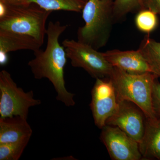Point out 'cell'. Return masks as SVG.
I'll return each instance as SVG.
<instances>
[{
	"mask_svg": "<svg viewBox=\"0 0 160 160\" xmlns=\"http://www.w3.org/2000/svg\"><path fill=\"white\" fill-rule=\"evenodd\" d=\"M59 21L49 22L46 30L47 45L45 50L34 52V58L28 62L33 77L36 79L47 78L56 91V98L66 106H74V94L66 89L64 79V68L67 55L64 46L59 42L60 36L68 28Z\"/></svg>",
	"mask_w": 160,
	"mask_h": 160,
	"instance_id": "6da1fadb",
	"label": "cell"
},
{
	"mask_svg": "<svg viewBox=\"0 0 160 160\" xmlns=\"http://www.w3.org/2000/svg\"><path fill=\"white\" fill-rule=\"evenodd\" d=\"M113 0H88L82 10L84 26L77 32L78 40L98 50L108 42L115 22Z\"/></svg>",
	"mask_w": 160,
	"mask_h": 160,
	"instance_id": "7a4b0ae2",
	"label": "cell"
},
{
	"mask_svg": "<svg viewBox=\"0 0 160 160\" xmlns=\"http://www.w3.org/2000/svg\"><path fill=\"white\" fill-rule=\"evenodd\" d=\"M157 78L151 72L131 74L113 67L109 78L114 86L118 101L128 100L134 103L142 110L146 118L154 120L157 118L152 107V94Z\"/></svg>",
	"mask_w": 160,
	"mask_h": 160,
	"instance_id": "3957f363",
	"label": "cell"
},
{
	"mask_svg": "<svg viewBox=\"0 0 160 160\" xmlns=\"http://www.w3.org/2000/svg\"><path fill=\"white\" fill-rule=\"evenodd\" d=\"M7 6L6 13L0 17V29L28 35L43 45L46 22L52 12L33 3Z\"/></svg>",
	"mask_w": 160,
	"mask_h": 160,
	"instance_id": "277c9868",
	"label": "cell"
},
{
	"mask_svg": "<svg viewBox=\"0 0 160 160\" xmlns=\"http://www.w3.org/2000/svg\"><path fill=\"white\" fill-rule=\"evenodd\" d=\"M41 103L40 100L35 98L32 91L25 92L18 87L9 72L5 70L1 71V118L21 116L27 118L29 108Z\"/></svg>",
	"mask_w": 160,
	"mask_h": 160,
	"instance_id": "5b68a950",
	"label": "cell"
},
{
	"mask_svg": "<svg viewBox=\"0 0 160 160\" xmlns=\"http://www.w3.org/2000/svg\"><path fill=\"white\" fill-rule=\"evenodd\" d=\"M62 44L73 67L82 68L96 79L109 78L113 66L102 52L78 40L66 39Z\"/></svg>",
	"mask_w": 160,
	"mask_h": 160,
	"instance_id": "8992f818",
	"label": "cell"
},
{
	"mask_svg": "<svg viewBox=\"0 0 160 160\" xmlns=\"http://www.w3.org/2000/svg\"><path fill=\"white\" fill-rule=\"evenodd\" d=\"M96 79L90 106L95 124L102 129L116 111L118 102L114 86L109 78Z\"/></svg>",
	"mask_w": 160,
	"mask_h": 160,
	"instance_id": "52a82bcc",
	"label": "cell"
},
{
	"mask_svg": "<svg viewBox=\"0 0 160 160\" xmlns=\"http://www.w3.org/2000/svg\"><path fill=\"white\" fill-rule=\"evenodd\" d=\"M114 114L108 119L106 125L117 126L139 143L146 128V117L142 110L128 100L118 101Z\"/></svg>",
	"mask_w": 160,
	"mask_h": 160,
	"instance_id": "ba28073f",
	"label": "cell"
},
{
	"mask_svg": "<svg viewBox=\"0 0 160 160\" xmlns=\"http://www.w3.org/2000/svg\"><path fill=\"white\" fill-rule=\"evenodd\" d=\"M100 139L112 160H143L139 143L117 126L105 125Z\"/></svg>",
	"mask_w": 160,
	"mask_h": 160,
	"instance_id": "9c48e42d",
	"label": "cell"
},
{
	"mask_svg": "<svg viewBox=\"0 0 160 160\" xmlns=\"http://www.w3.org/2000/svg\"><path fill=\"white\" fill-rule=\"evenodd\" d=\"M105 58L113 67L131 74L152 72L149 64L138 49L122 51L118 49L102 52Z\"/></svg>",
	"mask_w": 160,
	"mask_h": 160,
	"instance_id": "30bf717a",
	"label": "cell"
},
{
	"mask_svg": "<svg viewBox=\"0 0 160 160\" xmlns=\"http://www.w3.org/2000/svg\"><path fill=\"white\" fill-rule=\"evenodd\" d=\"M32 132L26 118L21 116L0 118V144L29 141Z\"/></svg>",
	"mask_w": 160,
	"mask_h": 160,
	"instance_id": "8fae6325",
	"label": "cell"
},
{
	"mask_svg": "<svg viewBox=\"0 0 160 160\" xmlns=\"http://www.w3.org/2000/svg\"><path fill=\"white\" fill-rule=\"evenodd\" d=\"M139 146L143 160H160V119L146 118L145 132Z\"/></svg>",
	"mask_w": 160,
	"mask_h": 160,
	"instance_id": "7c38bea8",
	"label": "cell"
},
{
	"mask_svg": "<svg viewBox=\"0 0 160 160\" xmlns=\"http://www.w3.org/2000/svg\"><path fill=\"white\" fill-rule=\"evenodd\" d=\"M42 44L28 35L0 29V53H8L21 50L33 52L40 49Z\"/></svg>",
	"mask_w": 160,
	"mask_h": 160,
	"instance_id": "4fadbf2b",
	"label": "cell"
},
{
	"mask_svg": "<svg viewBox=\"0 0 160 160\" xmlns=\"http://www.w3.org/2000/svg\"><path fill=\"white\" fill-rule=\"evenodd\" d=\"M138 49L149 64L152 72L160 78V42L147 35L141 42Z\"/></svg>",
	"mask_w": 160,
	"mask_h": 160,
	"instance_id": "5bb4252c",
	"label": "cell"
},
{
	"mask_svg": "<svg viewBox=\"0 0 160 160\" xmlns=\"http://www.w3.org/2000/svg\"><path fill=\"white\" fill-rule=\"evenodd\" d=\"M88 0H28L27 3H33L41 8L50 11L55 10L79 12L82 10Z\"/></svg>",
	"mask_w": 160,
	"mask_h": 160,
	"instance_id": "9a60e30c",
	"label": "cell"
},
{
	"mask_svg": "<svg viewBox=\"0 0 160 160\" xmlns=\"http://www.w3.org/2000/svg\"><path fill=\"white\" fill-rule=\"evenodd\" d=\"M157 15L149 9L139 10L135 18L137 28L140 31L148 34L154 31L158 24Z\"/></svg>",
	"mask_w": 160,
	"mask_h": 160,
	"instance_id": "2e32d148",
	"label": "cell"
},
{
	"mask_svg": "<svg viewBox=\"0 0 160 160\" xmlns=\"http://www.w3.org/2000/svg\"><path fill=\"white\" fill-rule=\"evenodd\" d=\"M29 141L0 144V160H18Z\"/></svg>",
	"mask_w": 160,
	"mask_h": 160,
	"instance_id": "e0dca14e",
	"label": "cell"
},
{
	"mask_svg": "<svg viewBox=\"0 0 160 160\" xmlns=\"http://www.w3.org/2000/svg\"><path fill=\"white\" fill-rule=\"evenodd\" d=\"M142 0H115L113 13L115 22L122 18L129 12L141 9Z\"/></svg>",
	"mask_w": 160,
	"mask_h": 160,
	"instance_id": "ac0fdd59",
	"label": "cell"
},
{
	"mask_svg": "<svg viewBox=\"0 0 160 160\" xmlns=\"http://www.w3.org/2000/svg\"><path fill=\"white\" fill-rule=\"evenodd\" d=\"M152 103L154 114L157 118L160 119V83L158 78L156 79L153 84Z\"/></svg>",
	"mask_w": 160,
	"mask_h": 160,
	"instance_id": "d6986e66",
	"label": "cell"
},
{
	"mask_svg": "<svg viewBox=\"0 0 160 160\" xmlns=\"http://www.w3.org/2000/svg\"><path fill=\"white\" fill-rule=\"evenodd\" d=\"M143 9H149L160 16V0H142L140 10Z\"/></svg>",
	"mask_w": 160,
	"mask_h": 160,
	"instance_id": "ffe728a7",
	"label": "cell"
},
{
	"mask_svg": "<svg viewBox=\"0 0 160 160\" xmlns=\"http://www.w3.org/2000/svg\"><path fill=\"white\" fill-rule=\"evenodd\" d=\"M28 0H0V2L9 5H19L27 4Z\"/></svg>",
	"mask_w": 160,
	"mask_h": 160,
	"instance_id": "44dd1931",
	"label": "cell"
},
{
	"mask_svg": "<svg viewBox=\"0 0 160 160\" xmlns=\"http://www.w3.org/2000/svg\"><path fill=\"white\" fill-rule=\"evenodd\" d=\"M8 54L4 53H0V65L3 66L6 65L8 62Z\"/></svg>",
	"mask_w": 160,
	"mask_h": 160,
	"instance_id": "7402d4cb",
	"label": "cell"
}]
</instances>
